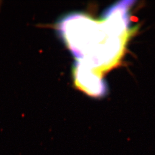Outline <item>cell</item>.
Masks as SVG:
<instances>
[{
	"mask_svg": "<svg viewBox=\"0 0 155 155\" xmlns=\"http://www.w3.org/2000/svg\"><path fill=\"white\" fill-rule=\"evenodd\" d=\"M129 25V16L116 11L106 13L102 22L81 14L69 15L59 28L79 61L95 70L106 69L119 61L133 32Z\"/></svg>",
	"mask_w": 155,
	"mask_h": 155,
	"instance_id": "obj_1",
	"label": "cell"
},
{
	"mask_svg": "<svg viewBox=\"0 0 155 155\" xmlns=\"http://www.w3.org/2000/svg\"><path fill=\"white\" fill-rule=\"evenodd\" d=\"M75 82L87 93L94 97H101L106 91L105 83L94 69L78 62L75 70Z\"/></svg>",
	"mask_w": 155,
	"mask_h": 155,
	"instance_id": "obj_2",
	"label": "cell"
}]
</instances>
